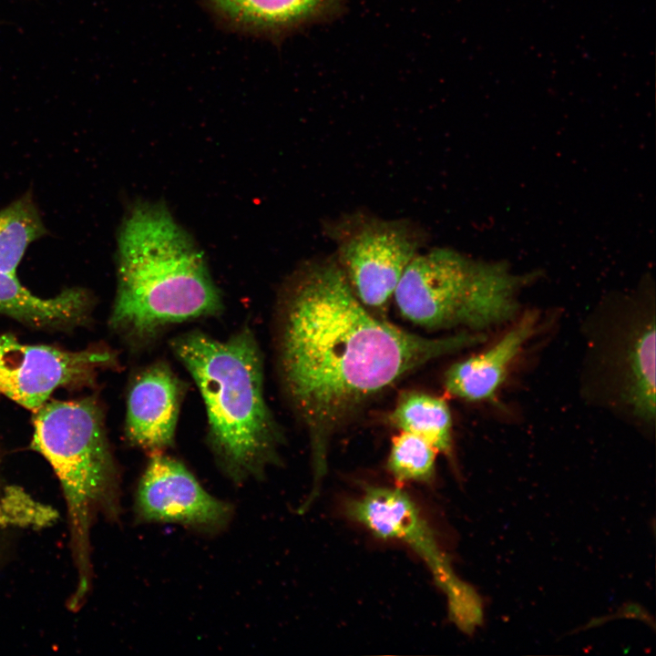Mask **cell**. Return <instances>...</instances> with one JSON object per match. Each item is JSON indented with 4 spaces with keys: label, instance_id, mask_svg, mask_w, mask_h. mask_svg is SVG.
<instances>
[{
    "label": "cell",
    "instance_id": "4",
    "mask_svg": "<svg viewBox=\"0 0 656 656\" xmlns=\"http://www.w3.org/2000/svg\"><path fill=\"white\" fill-rule=\"evenodd\" d=\"M98 402L51 400L34 411L31 448L52 466L65 497L77 584L83 601L91 582L90 528L95 518L120 511L118 474Z\"/></svg>",
    "mask_w": 656,
    "mask_h": 656
},
{
    "label": "cell",
    "instance_id": "9",
    "mask_svg": "<svg viewBox=\"0 0 656 656\" xmlns=\"http://www.w3.org/2000/svg\"><path fill=\"white\" fill-rule=\"evenodd\" d=\"M138 523L175 524L203 534L224 530L233 517L232 506L208 492L180 461L154 453L134 495Z\"/></svg>",
    "mask_w": 656,
    "mask_h": 656
},
{
    "label": "cell",
    "instance_id": "13",
    "mask_svg": "<svg viewBox=\"0 0 656 656\" xmlns=\"http://www.w3.org/2000/svg\"><path fill=\"white\" fill-rule=\"evenodd\" d=\"M389 422L400 431L423 438L437 453L451 454L452 415L445 399L422 392H407L389 415Z\"/></svg>",
    "mask_w": 656,
    "mask_h": 656
},
{
    "label": "cell",
    "instance_id": "15",
    "mask_svg": "<svg viewBox=\"0 0 656 656\" xmlns=\"http://www.w3.org/2000/svg\"><path fill=\"white\" fill-rule=\"evenodd\" d=\"M46 232L40 214L28 195L0 210V271L15 275L27 247Z\"/></svg>",
    "mask_w": 656,
    "mask_h": 656
},
{
    "label": "cell",
    "instance_id": "11",
    "mask_svg": "<svg viewBox=\"0 0 656 656\" xmlns=\"http://www.w3.org/2000/svg\"><path fill=\"white\" fill-rule=\"evenodd\" d=\"M538 313H524L486 351L452 364L446 372V391L470 402L493 400L508 369L538 327Z\"/></svg>",
    "mask_w": 656,
    "mask_h": 656
},
{
    "label": "cell",
    "instance_id": "2",
    "mask_svg": "<svg viewBox=\"0 0 656 656\" xmlns=\"http://www.w3.org/2000/svg\"><path fill=\"white\" fill-rule=\"evenodd\" d=\"M117 276L108 323L133 343L222 309L202 252L160 204L139 202L128 213L118 235Z\"/></svg>",
    "mask_w": 656,
    "mask_h": 656
},
{
    "label": "cell",
    "instance_id": "14",
    "mask_svg": "<svg viewBox=\"0 0 656 656\" xmlns=\"http://www.w3.org/2000/svg\"><path fill=\"white\" fill-rule=\"evenodd\" d=\"M624 396L633 414L655 418V323L647 321L632 334L625 362Z\"/></svg>",
    "mask_w": 656,
    "mask_h": 656
},
{
    "label": "cell",
    "instance_id": "10",
    "mask_svg": "<svg viewBox=\"0 0 656 656\" xmlns=\"http://www.w3.org/2000/svg\"><path fill=\"white\" fill-rule=\"evenodd\" d=\"M182 390L181 382L163 364H152L134 378L125 421L131 445L154 454L173 444Z\"/></svg>",
    "mask_w": 656,
    "mask_h": 656
},
{
    "label": "cell",
    "instance_id": "8",
    "mask_svg": "<svg viewBox=\"0 0 656 656\" xmlns=\"http://www.w3.org/2000/svg\"><path fill=\"white\" fill-rule=\"evenodd\" d=\"M116 364V354L107 348L69 351L0 334V395L33 412L55 390L92 384L99 372Z\"/></svg>",
    "mask_w": 656,
    "mask_h": 656
},
{
    "label": "cell",
    "instance_id": "7",
    "mask_svg": "<svg viewBox=\"0 0 656 656\" xmlns=\"http://www.w3.org/2000/svg\"><path fill=\"white\" fill-rule=\"evenodd\" d=\"M346 517L374 537L406 545L446 595L452 620L471 629L478 617L474 592L453 570L436 532L411 496L399 487L369 485L343 505Z\"/></svg>",
    "mask_w": 656,
    "mask_h": 656
},
{
    "label": "cell",
    "instance_id": "5",
    "mask_svg": "<svg viewBox=\"0 0 656 656\" xmlns=\"http://www.w3.org/2000/svg\"><path fill=\"white\" fill-rule=\"evenodd\" d=\"M520 284L518 277L501 267L435 248L413 258L393 299L404 318L425 329L479 333L516 316Z\"/></svg>",
    "mask_w": 656,
    "mask_h": 656
},
{
    "label": "cell",
    "instance_id": "3",
    "mask_svg": "<svg viewBox=\"0 0 656 656\" xmlns=\"http://www.w3.org/2000/svg\"><path fill=\"white\" fill-rule=\"evenodd\" d=\"M171 348L196 383L208 418V439L235 484L261 477L276 465L282 435L264 396L261 353L245 329L221 341L192 331Z\"/></svg>",
    "mask_w": 656,
    "mask_h": 656
},
{
    "label": "cell",
    "instance_id": "17",
    "mask_svg": "<svg viewBox=\"0 0 656 656\" xmlns=\"http://www.w3.org/2000/svg\"><path fill=\"white\" fill-rule=\"evenodd\" d=\"M8 520V505L5 500V488L0 470V532L3 531Z\"/></svg>",
    "mask_w": 656,
    "mask_h": 656
},
{
    "label": "cell",
    "instance_id": "6",
    "mask_svg": "<svg viewBox=\"0 0 656 656\" xmlns=\"http://www.w3.org/2000/svg\"><path fill=\"white\" fill-rule=\"evenodd\" d=\"M335 260L360 302L385 311L405 268L425 243L423 230L407 220L349 215L326 226Z\"/></svg>",
    "mask_w": 656,
    "mask_h": 656
},
{
    "label": "cell",
    "instance_id": "1",
    "mask_svg": "<svg viewBox=\"0 0 656 656\" xmlns=\"http://www.w3.org/2000/svg\"><path fill=\"white\" fill-rule=\"evenodd\" d=\"M279 313L280 374L311 448L304 508L319 495L333 436L369 401L423 364L485 340L470 331L425 337L380 319L357 299L334 256L292 274Z\"/></svg>",
    "mask_w": 656,
    "mask_h": 656
},
{
    "label": "cell",
    "instance_id": "16",
    "mask_svg": "<svg viewBox=\"0 0 656 656\" xmlns=\"http://www.w3.org/2000/svg\"><path fill=\"white\" fill-rule=\"evenodd\" d=\"M436 454L423 438L400 431L392 438L386 467L400 484H429L436 476Z\"/></svg>",
    "mask_w": 656,
    "mask_h": 656
},
{
    "label": "cell",
    "instance_id": "12",
    "mask_svg": "<svg viewBox=\"0 0 656 656\" xmlns=\"http://www.w3.org/2000/svg\"><path fill=\"white\" fill-rule=\"evenodd\" d=\"M93 299L80 288H67L51 298L35 295L12 275L0 271V313L30 327L67 331L86 324Z\"/></svg>",
    "mask_w": 656,
    "mask_h": 656
}]
</instances>
